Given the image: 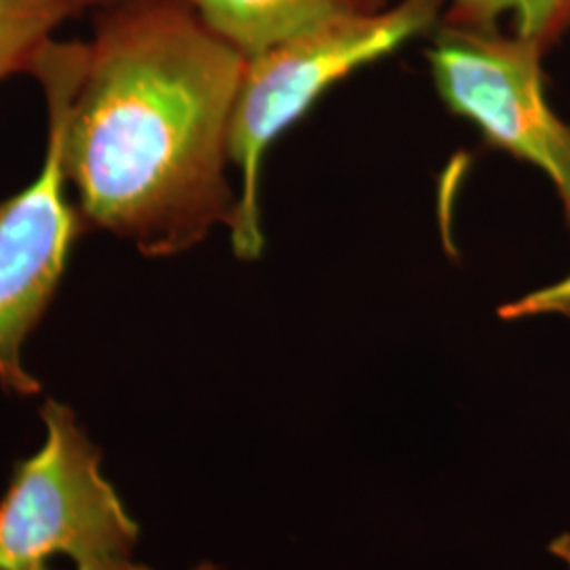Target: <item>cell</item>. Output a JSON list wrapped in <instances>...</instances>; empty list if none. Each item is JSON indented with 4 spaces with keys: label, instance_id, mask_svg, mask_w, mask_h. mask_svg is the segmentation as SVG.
I'll list each match as a JSON object with an SVG mask.
<instances>
[{
    "label": "cell",
    "instance_id": "6da1fadb",
    "mask_svg": "<svg viewBox=\"0 0 570 570\" xmlns=\"http://www.w3.org/2000/svg\"><path fill=\"white\" fill-rule=\"evenodd\" d=\"M245 61L184 0L102 7L63 127L82 226L148 258L230 226L228 131Z\"/></svg>",
    "mask_w": 570,
    "mask_h": 570
},
{
    "label": "cell",
    "instance_id": "7a4b0ae2",
    "mask_svg": "<svg viewBox=\"0 0 570 570\" xmlns=\"http://www.w3.org/2000/svg\"><path fill=\"white\" fill-rule=\"evenodd\" d=\"M446 2L393 0L379 13L326 21L245 61L228 131V157L239 171L228 233L239 261L254 263L265 249L261 176L266 150L336 82L435 30Z\"/></svg>",
    "mask_w": 570,
    "mask_h": 570
},
{
    "label": "cell",
    "instance_id": "3957f363",
    "mask_svg": "<svg viewBox=\"0 0 570 570\" xmlns=\"http://www.w3.org/2000/svg\"><path fill=\"white\" fill-rule=\"evenodd\" d=\"M85 42H49L35 61L47 104V144L32 183L0 202V385L37 395L21 348L53 303L82 228L63 169V127L79 87Z\"/></svg>",
    "mask_w": 570,
    "mask_h": 570
},
{
    "label": "cell",
    "instance_id": "277c9868",
    "mask_svg": "<svg viewBox=\"0 0 570 570\" xmlns=\"http://www.w3.org/2000/svg\"><path fill=\"white\" fill-rule=\"evenodd\" d=\"M42 449L18 463L0 501V570L70 556L77 564L129 558L138 527L100 471V452L75 412L56 400L41 407Z\"/></svg>",
    "mask_w": 570,
    "mask_h": 570
},
{
    "label": "cell",
    "instance_id": "5b68a950",
    "mask_svg": "<svg viewBox=\"0 0 570 570\" xmlns=\"http://www.w3.org/2000/svg\"><path fill=\"white\" fill-rule=\"evenodd\" d=\"M546 51L499 30L438 26L428 51L440 100L473 122L484 140L550 178L570 209V125L546 96Z\"/></svg>",
    "mask_w": 570,
    "mask_h": 570
},
{
    "label": "cell",
    "instance_id": "8992f818",
    "mask_svg": "<svg viewBox=\"0 0 570 570\" xmlns=\"http://www.w3.org/2000/svg\"><path fill=\"white\" fill-rule=\"evenodd\" d=\"M245 60L289 41L326 21L370 16L391 0H184Z\"/></svg>",
    "mask_w": 570,
    "mask_h": 570
},
{
    "label": "cell",
    "instance_id": "52a82bcc",
    "mask_svg": "<svg viewBox=\"0 0 570 570\" xmlns=\"http://www.w3.org/2000/svg\"><path fill=\"white\" fill-rule=\"evenodd\" d=\"M511 16L513 32L546 53L570 32V0H449L442 26L490 32Z\"/></svg>",
    "mask_w": 570,
    "mask_h": 570
},
{
    "label": "cell",
    "instance_id": "ba28073f",
    "mask_svg": "<svg viewBox=\"0 0 570 570\" xmlns=\"http://www.w3.org/2000/svg\"><path fill=\"white\" fill-rule=\"evenodd\" d=\"M82 9L81 0H0V82L32 72L61 23Z\"/></svg>",
    "mask_w": 570,
    "mask_h": 570
},
{
    "label": "cell",
    "instance_id": "9c48e42d",
    "mask_svg": "<svg viewBox=\"0 0 570 570\" xmlns=\"http://www.w3.org/2000/svg\"><path fill=\"white\" fill-rule=\"evenodd\" d=\"M567 218L570 223V209L567 212ZM497 315L505 322H518V320H529L539 315H560L570 320V273L560 282L539 287L534 292H529L515 301L499 306Z\"/></svg>",
    "mask_w": 570,
    "mask_h": 570
},
{
    "label": "cell",
    "instance_id": "30bf717a",
    "mask_svg": "<svg viewBox=\"0 0 570 570\" xmlns=\"http://www.w3.org/2000/svg\"><path fill=\"white\" fill-rule=\"evenodd\" d=\"M21 570H51L47 569V564H37V567H28ZM77 570H150L131 562L129 558H108V560H96V562H85L77 564Z\"/></svg>",
    "mask_w": 570,
    "mask_h": 570
},
{
    "label": "cell",
    "instance_id": "8fae6325",
    "mask_svg": "<svg viewBox=\"0 0 570 570\" xmlns=\"http://www.w3.org/2000/svg\"><path fill=\"white\" fill-rule=\"evenodd\" d=\"M550 553L556 556L558 560H562L567 564V569L570 570V530L569 532H562L558 534L550 543Z\"/></svg>",
    "mask_w": 570,
    "mask_h": 570
},
{
    "label": "cell",
    "instance_id": "7c38bea8",
    "mask_svg": "<svg viewBox=\"0 0 570 570\" xmlns=\"http://www.w3.org/2000/svg\"><path fill=\"white\" fill-rule=\"evenodd\" d=\"M82 7L89 9V7H108V4H115V2H121V0H81Z\"/></svg>",
    "mask_w": 570,
    "mask_h": 570
},
{
    "label": "cell",
    "instance_id": "4fadbf2b",
    "mask_svg": "<svg viewBox=\"0 0 570 570\" xmlns=\"http://www.w3.org/2000/svg\"><path fill=\"white\" fill-rule=\"evenodd\" d=\"M195 570H214V569H212V567H209V564H204V567H199V569H195Z\"/></svg>",
    "mask_w": 570,
    "mask_h": 570
}]
</instances>
